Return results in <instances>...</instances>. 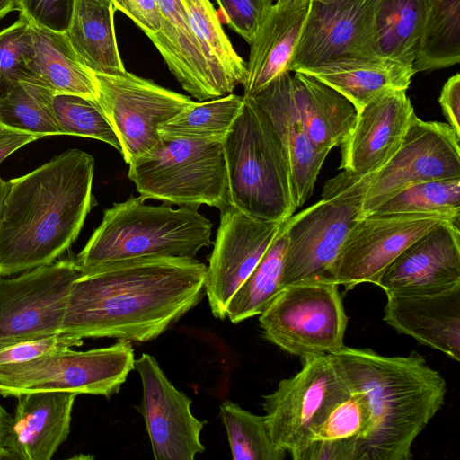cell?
Wrapping results in <instances>:
<instances>
[{
    "label": "cell",
    "instance_id": "1",
    "mask_svg": "<svg viewBox=\"0 0 460 460\" xmlns=\"http://www.w3.org/2000/svg\"><path fill=\"white\" fill-rule=\"evenodd\" d=\"M206 271L194 258H146L81 274L72 285L61 333L155 340L200 302Z\"/></svg>",
    "mask_w": 460,
    "mask_h": 460
},
{
    "label": "cell",
    "instance_id": "2",
    "mask_svg": "<svg viewBox=\"0 0 460 460\" xmlns=\"http://www.w3.org/2000/svg\"><path fill=\"white\" fill-rule=\"evenodd\" d=\"M93 157L69 149L8 181L0 210V275L58 260L76 240L93 196Z\"/></svg>",
    "mask_w": 460,
    "mask_h": 460
},
{
    "label": "cell",
    "instance_id": "3",
    "mask_svg": "<svg viewBox=\"0 0 460 460\" xmlns=\"http://www.w3.org/2000/svg\"><path fill=\"white\" fill-rule=\"evenodd\" d=\"M330 355L369 407L371 430L357 460L411 459L415 438L445 402V378L416 351L387 357L344 346Z\"/></svg>",
    "mask_w": 460,
    "mask_h": 460
},
{
    "label": "cell",
    "instance_id": "4",
    "mask_svg": "<svg viewBox=\"0 0 460 460\" xmlns=\"http://www.w3.org/2000/svg\"><path fill=\"white\" fill-rule=\"evenodd\" d=\"M198 208L146 205L140 197L114 203L75 259L81 274L122 261L194 258L212 243L213 225Z\"/></svg>",
    "mask_w": 460,
    "mask_h": 460
},
{
    "label": "cell",
    "instance_id": "5",
    "mask_svg": "<svg viewBox=\"0 0 460 460\" xmlns=\"http://www.w3.org/2000/svg\"><path fill=\"white\" fill-rule=\"evenodd\" d=\"M230 203L262 221L283 222L296 208L283 144L266 112L252 98L222 141Z\"/></svg>",
    "mask_w": 460,
    "mask_h": 460
},
{
    "label": "cell",
    "instance_id": "6",
    "mask_svg": "<svg viewBox=\"0 0 460 460\" xmlns=\"http://www.w3.org/2000/svg\"><path fill=\"white\" fill-rule=\"evenodd\" d=\"M373 174L358 176L342 170L328 180L322 199L282 224L287 237L283 288L326 278L349 231L360 218Z\"/></svg>",
    "mask_w": 460,
    "mask_h": 460
},
{
    "label": "cell",
    "instance_id": "7",
    "mask_svg": "<svg viewBox=\"0 0 460 460\" xmlns=\"http://www.w3.org/2000/svg\"><path fill=\"white\" fill-rule=\"evenodd\" d=\"M128 164V178L144 200L219 210L231 204L220 141L163 139Z\"/></svg>",
    "mask_w": 460,
    "mask_h": 460
},
{
    "label": "cell",
    "instance_id": "8",
    "mask_svg": "<svg viewBox=\"0 0 460 460\" xmlns=\"http://www.w3.org/2000/svg\"><path fill=\"white\" fill-rule=\"evenodd\" d=\"M338 287L324 277L282 288L258 315L264 339L301 358L341 349L348 317Z\"/></svg>",
    "mask_w": 460,
    "mask_h": 460
},
{
    "label": "cell",
    "instance_id": "9",
    "mask_svg": "<svg viewBox=\"0 0 460 460\" xmlns=\"http://www.w3.org/2000/svg\"><path fill=\"white\" fill-rule=\"evenodd\" d=\"M129 341L77 351L73 349L24 363L0 367V395L34 392H72L111 398L135 369Z\"/></svg>",
    "mask_w": 460,
    "mask_h": 460
},
{
    "label": "cell",
    "instance_id": "10",
    "mask_svg": "<svg viewBox=\"0 0 460 460\" xmlns=\"http://www.w3.org/2000/svg\"><path fill=\"white\" fill-rule=\"evenodd\" d=\"M81 275L75 260L0 275V348L61 333L68 296Z\"/></svg>",
    "mask_w": 460,
    "mask_h": 460
},
{
    "label": "cell",
    "instance_id": "11",
    "mask_svg": "<svg viewBox=\"0 0 460 460\" xmlns=\"http://www.w3.org/2000/svg\"><path fill=\"white\" fill-rule=\"evenodd\" d=\"M302 368L263 396L265 421L273 442L296 460L311 429L349 391L330 354L301 358Z\"/></svg>",
    "mask_w": 460,
    "mask_h": 460
},
{
    "label": "cell",
    "instance_id": "12",
    "mask_svg": "<svg viewBox=\"0 0 460 460\" xmlns=\"http://www.w3.org/2000/svg\"><path fill=\"white\" fill-rule=\"evenodd\" d=\"M95 77L97 102L115 131L127 164L158 146L163 142L159 126L196 103L128 71L95 74Z\"/></svg>",
    "mask_w": 460,
    "mask_h": 460
},
{
    "label": "cell",
    "instance_id": "13",
    "mask_svg": "<svg viewBox=\"0 0 460 460\" xmlns=\"http://www.w3.org/2000/svg\"><path fill=\"white\" fill-rule=\"evenodd\" d=\"M433 213L370 214L349 231L326 278L348 290L362 283L377 286L385 269L413 242L445 220Z\"/></svg>",
    "mask_w": 460,
    "mask_h": 460
},
{
    "label": "cell",
    "instance_id": "14",
    "mask_svg": "<svg viewBox=\"0 0 460 460\" xmlns=\"http://www.w3.org/2000/svg\"><path fill=\"white\" fill-rule=\"evenodd\" d=\"M459 140L448 124L414 113L397 152L373 174L360 217L410 186L460 177Z\"/></svg>",
    "mask_w": 460,
    "mask_h": 460
},
{
    "label": "cell",
    "instance_id": "15",
    "mask_svg": "<svg viewBox=\"0 0 460 460\" xmlns=\"http://www.w3.org/2000/svg\"><path fill=\"white\" fill-rule=\"evenodd\" d=\"M378 0H311L289 72L348 58H378L374 24Z\"/></svg>",
    "mask_w": 460,
    "mask_h": 460
},
{
    "label": "cell",
    "instance_id": "16",
    "mask_svg": "<svg viewBox=\"0 0 460 460\" xmlns=\"http://www.w3.org/2000/svg\"><path fill=\"white\" fill-rule=\"evenodd\" d=\"M283 222L252 218L232 204L220 210L204 288L215 318H226L229 301L259 263Z\"/></svg>",
    "mask_w": 460,
    "mask_h": 460
},
{
    "label": "cell",
    "instance_id": "17",
    "mask_svg": "<svg viewBox=\"0 0 460 460\" xmlns=\"http://www.w3.org/2000/svg\"><path fill=\"white\" fill-rule=\"evenodd\" d=\"M143 387L137 411L143 416L155 460H193L205 451L200 432L206 420L190 411L191 399L178 390L151 355L135 360Z\"/></svg>",
    "mask_w": 460,
    "mask_h": 460
},
{
    "label": "cell",
    "instance_id": "18",
    "mask_svg": "<svg viewBox=\"0 0 460 460\" xmlns=\"http://www.w3.org/2000/svg\"><path fill=\"white\" fill-rule=\"evenodd\" d=\"M460 285L459 221L445 220L413 242L385 269L386 295H428Z\"/></svg>",
    "mask_w": 460,
    "mask_h": 460
},
{
    "label": "cell",
    "instance_id": "19",
    "mask_svg": "<svg viewBox=\"0 0 460 460\" xmlns=\"http://www.w3.org/2000/svg\"><path fill=\"white\" fill-rule=\"evenodd\" d=\"M413 114L406 90H388L372 99L358 111L341 145L340 169L358 176L378 172L399 149Z\"/></svg>",
    "mask_w": 460,
    "mask_h": 460
},
{
    "label": "cell",
    "instance_id": "20",
    "mask_svg": "<svg viewBox=\"0 0 460 460\" xmlns=\"http://www.w3.org/2000/svg\"><path fill=\"white\" fill-rule=\"evenodd\" d=\"M77 395L34 392L17 396L11 429L0 447V460H50L69 435Z\"/></svg>",
    "mask_w": 460,
    "mask_h": 460
},
{
    "label": "cell",
    "instance_id": "21",
    "mask_svg": "<svg viewBox=\"0 0 460 460\" xmlns=\"http://www.w3.org/2000/svg\"><path fill=\"white\" fill-rule=\"evenodd\" d=\"M290 82V72H284L252 99L269 116L283 144L290 167L293 200L297 208L312 195L329 152L317 149L308 137L293 100Z\"/></svg>",
    "mask_w": 460,
    "mask_h": 460
},
{
    "label": "cell",
    "instance_id": "22",
    "mask_svg": "<svg viewBox=\"0 0 460 460\" xmlns=\"http://www.w3.org/2000/svg\"><path fill=\"white\" fill-rule=\"evenodd\" d=\"M384 321L460 361V285L428 295H386Z\"/></svg>",
    "mask_w": 460,
    "mask_h": 460
},
{
    "label": "cell",
    "instance_id": "23",
    "mask_svg": "<svg viewBox=\"0 0 460 460\" xmlns=\"http://www.w3.org/2000/svg\"><path fill=\"white\" fill-rule=\"evenodd\" d=\"M311 0L277 1L250 43L243 97L252 98L273 79L289 72Z\"/></svg>",
    "mask_w": 460,
    "mask_h": 460
},
{
    "label": "cell",
    "instance_id": "24",
    "mask_svg": "<svg viewBox=\"0 0 460 460\" xmlns=\"http://www.w3.org/2000/svg\"><path fill=\"white\" fill-rule=\"evenodd\" d=\"M160 31L149 39L182 88L199 101L225 96L188 22L181 0H156Z\"/></svg>",
    "mask_w": 460,
    "mask_h": 460
},
{
    "label": "cell",
    "instance_id": "25",
    "mask_svg": "<svg viewBox=\"0 0 460 460\" xmlns=\"http://www.w3.org/2000/svg\"><path fill=\"white\" fill-rule=\"evenodd\" d=\"M291 92L303 126L314 146L330 152L353 129L358 111L341 93L315 77L295 72Z\"/></svg>",
    "mask_w": 460,
    "mask_h": 460
},
{
    "label": "cell",
    "instance_id": "26",
    "mask_svg": "<svg viewBox=\"0 0 460 460\" xmlns=\"http://www.w3.org/2000/svg\"><path fill=\"white\" fill-rule=\"evenodd\" d=\"M31 25V37L24 61L31 75L55 94H77L97 101L95 74L73 49L66 32Z\"/></svg>",
    "mask_w": 460,
    "mask_h": 460
},
{
    "label": "cell",
    "instance_id": "27",
    "mask_svg": "<svg viewBox=\"0 0 460 460\" xmlns=\"http://www.w3.org/2000/svg\"><path fill=\"white\" fill-rule=\"evenodd\" d=\"M371 425L365 395L349 388L311 429L296 460H357Z\"/></svg>",
    "mask_w": 460,
    "mask_h": 460
},
{
    "label": "cell",
    "instance_id": "28",
    "mask_svg": "<svg viewBox=\"0 0 460 460\" xmlns=\"http://www.w3.org/2000/svg\"><path fill=\"white\" fill-rule=\"evenodd\" d=\"M300 72L341 93L357 111L385 91L407 90L415 74L411 65L382 58H339Z\"/></svg>",
    "mask_w": 460,
    "mask_h": 460
},
{
    "label": "cell",
    "instance_id": "29",
    "mask_svg": "<svg viewBox=\"0 0 460 460\" xmlns=\"http://www.w3.org/2000/svg\"><path fill=\"white\" fill-rule=\"evenodd\" d=\"M115 9L93 0H75L66 34L84 64L95 74L118 75L126 72L119 51L115 28Z\"/></svg>",
    "mask_w": 460,
    "mask_h": 460
},
{
    "label": "cell",
    "instance_id": "30",
    "mask_svg": "<svg viewBox=\"0 0 460 460\" xmlns=\"http://www.w3.org/2000/svg\"><path fill=\"white\" fill-rule=\"evenodd\" d=\"M431 0H378L374 24L376 57L412 66Z\"/></svg>",
    "mask_w": 460,
    "mask_h": 460
},
{
    "label": "cell",
    "instance_id": "31",
    "mask_svg": "<svg viewBox=\"0 0 460 460\" xmlns=\"http://www.w3.org/2000/svg\"><path fill=\"white\" fill-rule=\"evenodd\" d=\"M190 30L224 95L243 84L246 63L236 53L209 0H181Z\"/></svg>",
    "mask_w": 460,
    "mask_h": 460
},
{
    "label": "cell",
    "instance_id": "32",
    "mask_svg": "<svg viewBox=\"0 0 460 460\" xmlns=\"http://www.w3.org/2000/svg\"><path fill=\"white\" fill-rule=\"evenodd\" d=\"M460 61V0H431L412 63L414 73Z\"/></svg>",
    "mask_w": 460,
    "mask_h": 460
},
{
    "label": "cell",
    "instance_id": "33",
    "mask_svg": "<svg viewBox=\"0 0 460 460\" xmlns=\"http://www.w3.org/2000/svg\"><path fill=\"white\" fill-rule=\"evenodd\" d=\"M286 248L287 237L280 227L259 263L229 301L226 317L230 322L238 323L260 315L283 288Z\"/></svg>",
    "mask_w": 460,
    "mask_h": 460
},
{
    "label": "cell",
    "instance_id": "34",
    "mask_svg": "<svg viewBox=\"0 0 460 460\" xmlns=\"http://www.w3.org/2000/svg\"><path fill=\"white\" fill-rule=\"evenodd\" d=\"M54 92L30 76L0 98V123L40 137L63 135L52 107Z\"/></svg>",
    "mask_w": 460,
    "mask_h": 460
},
{
    "label": "cell",
    "instance_id": "35",
    "mask_svg": "<svg viewBox=\"0 0 460 460\" xmlns=\"http://www.w3.org/2000/svg\"><path fill=\"white\" fill-rule=\"evenodd\" d=\"M244 97L234 93L197 102L162 123V139H201L222 142L240 113Z\"/></svg>",
    "mask_w": 460,
    "mask_h": 460
},
{
    "label": "cell",
    "instance_id": "36",
    "mask_svg": "<svg viewBox=\"0 0 460 460\" xmlns=\"http://www.w3.org/2000/svg\"><path fill=\"white\" fill-rule=\"evenodd\" d=\"M219 416L234 460L286 458L287 452L271 439L264 416L255 415L229 400L221 402Z\"/></svg>",
    "mask_w": 460,
    "mask_h": 460
},
{
    "label": "cell",
    "instance_id": "37",
    "mask_svg": "<svg viewBox=\"0 0 460 460\" xmlns=\"http://www.w3.org/2000/svg\"><path fill=\"white\" fill-rule=\"evenodd\" d=\"M397 213H433L460 218V177L410 186L367 215Z\"/></svg>",
    "mask_w": 460,
    "mask_h": 460
},
{
    "label": "cell",
    "instance_id": "38",
    "mask_svg": "<svg viewBox=\"0 0 460 460\" xmlns=\"http://www.w3.org/2000/svg\"><path fill=\"white\" fill-rule=\"evenodd\" d=\"M53 111L63 135H74L105 142L119 153V141L96 100L69 93H56Z\"/></svg>",
    "mask_w": 460,
    "mask_h": 460
},
{
    "label": "cell",
    "instance_id": "39",
    "mask_svg": "<svg viewBox=\"0 0 460 460\" xmlns=\"http://www.w3.org/2000/svg\"><path fill=\"white\" fill-rule=\"evenodd\" d=\"M31 37V25L21 15L14 23L0 31V98L19 81L32 76L24 61Z\"/></svg>",
    "mask_w": 460,
    "mask_h": 460
},
{
    "label": "cell",
    "instance_id": "40",
    "mask_svg": "<svg viewBox=\"0 0 460 460\" xmlns=\"http://www.w3.org/2000/svg\"><path fill=\"white\" fill-rule=\"evenodd\" d=\"M217 14L249 44L271 9L273 0H216Z\"/></svg>",
    "mask_w": 460,
    "mask_h": 460
},
{
    "label": "cell",
    "instance_id": "41",
    "mask_svg": "<svg viewBox=\"0 0 460 460\" xmlns=\"http://www.w3.org/2000/svg\"><path fill=\"white\" fill-rule=\"evenodd\" d=\"M83 342L81 338L58 333L0 348V367L34 360L47 355L80 347Z\"/></svg>",
    "mask_w": 460,
    "mask_h": 460
},
{
    "label": "cell",
    "instance_id": "42",
    "mask_svg": "<svg viewBox=\"0 0 460 460\" xmlns=\"http://www.w3.org/2000/svg\"><path fill=\"white\" fill-rule=\"evenodd\" d=\"M75 0H19L20 15L32 25L66 32L70 24Z\"/></svg>",
    "mask_w": 460,
    "mask_h": 460
},
{
    "label": "cell",
    "instance_id": "43",
    "mask_svg": "<svg viewBox=\"0 0 460 460\" xmlns=\"http://www.w3.org/2000/svg\"><path fill=\"white\" fill-rule=\"evenodd\" d=\"M115 11L129 17L150 38L161 28L156 0H112Z\"/></svg>",
    "mask_w": 460,
    "mask_h": 460
},
{
    "label": "cell",
    "instance_id": "44",
    "mask_svg": "<svg viewBox=\"0 0 460 460\" xmlns=\"http://www.w3.org/2000/svg\"><path fill=\"white\" fill-rule=\"evenodd\" d=\"M438 102L448 125L460 137V75L449 77L444 84Z\"/></svg>",
    "mask_w": 460,
    "mask_h": 460
},
{
    "label": "cell",
    "instance_id": "45",
    "mask_svg": "<svg viewBox=\"0 0 460 460\" xmlns=\"http://www.w3.org/2000/svg\"><path fill=\"white\" fill-rule=\"evenodd\" d=\"M40 137L0 123V163L17 149Z\"/></svg>",
    "mask_w": 460,
    "mask_h": 460
},
{
    "label": "cell",
    "instance_id": "46",
    "mask_svg": "<svg viewBox=\"0 0 460 460\" xmlns=\"http://www.w3.org/2000/svg\"><path fill=\"white\" fill-rule=\"evenodd\" d=\"M13 416L0 403V447H2L9 435Z\"/></svg>",
    "mask_w": 460,
    "mask_h": 460
},
{
    "label": "cell",
    "instance_id": "47",
    "mask_svg": "<svg viewBox=\"0 0 460 460\" xmlns=\"http://www.w3.org/2000/svg\"><path fill=\"white\" fill-rule=\"evenodd\" d=\"M19 0H0V19L18 9Z\"/></svg>",
    "mask_w": 460,
    "mask_h": 460
},
{
    "label": "cell",
    "instance_id": "48",
    "mask_svg": "<svg viewBox=\"0 0 460 460\" xmlns=\"http://www.w3.org/2000/svg\"><path fill=\"white\" fill-rule=\"evenodd\" d=\"M8 186H9V182L5 181H4L3 179L0 178V210H1V207H2V204H3L5 194L7 192Z\"/></svg>",
    "mask_w": 460,
    "mask_h": 460
},
{
    "label": "cell",
    "instance_id": "49",
    "mask_svg": "<svg viewBox=\"0 0 460 460\" xmlns=\"http://www.w3.org/2000/svg\"><path fill=\"white\" fill-rule=\"evenodd\" d=\"M93 1H96V2H99V3H102V4H112V0H93Z\"/></svg>",
    "mask_w": 460,
    "mask_h": 460
},
{
    "label": "cell",
    "instance_id": "50",
    "mask_svg": "<svg viewBox=\"0 0 460 460\" xmlns=\"http://www.w3.org/2000/svg\"><path fill=\"white\" fill-rule=\"evenodd\" d=\"M312 1L319 2V3H332V2H334L337 0H312Z\"/></svg>",
    "mask_w": 460,
    "mask_h": 460
},
{
    "label": "cell",
    "instance_id": "51",
    "mask_svg": "<svg viewBox=\"0 0 460 460\" xmlns=\"http://www.w3.org/2000/svg\"><path fill=\"white\" fill-rule=\"evenodd\" d=\"M277 1H284V0H277Z\"/></svg>",
    "mask_w": 460,
    "mask_h": 460
}]
</instances>
